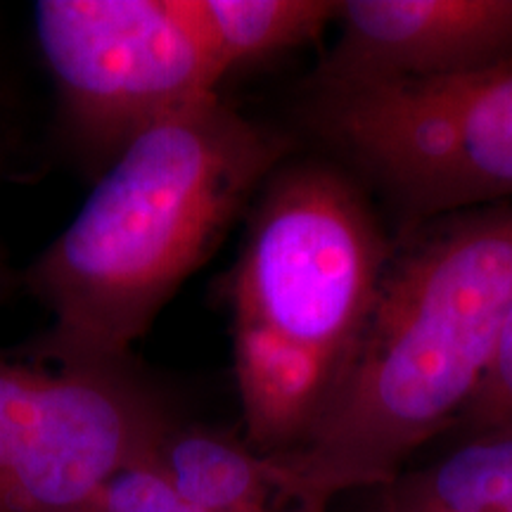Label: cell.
I'll use <instances>...</instances> for the list:
<instances>
[{
	"label": "cell",
	"mask_w": 512,
	"mask_h": 512,
	"mask_svg": "<svg viewBox=\"0 0 512 512\" xmlns=\"http://www.w3.org/2000/svg\"><path fill=\"white\" fill-rule=\"evenodd\" d=\"M287 152L285 136L219 95L140 133L27 271L31 294L50 316L31 356L131 361L133 344Z\"/></svg>",
	"instance_id": "cell-1"
},
{
	"label": "cell",
	"mask_w": 512,
	"mask_h": 512,
	"mask_svg": "<svg viewBox=\"0 0 512 512\" xmlns=\"http://www.w3.org/2000/svg\"><path fill=\"white\" fill-rule=\"evenodd\" d=\"M512 309V202L446 216L392 254L342 382L311 439L273 458L306 501L384 489L451 432Z\"/></svg>",
	"instance_id": "cell-2"
},
{
	"label": "cell",
	"mask_w": 512,
	"mask_h": 512,
	"mask_svg": "<svg viewBox=\"0 0 512 512\" xmlns=\"http://www.w3.org/2000/svg\"><path fill=\"white\" fill-rule=\"evenodd\" d=\"M392 249L337 166L283 162L261 188L230 273L245 441L297 453L328 411L373 311Z\"/></svg>",
	"instance_id": "cell-3"
},
{
	"label": "cell",
	"mask_w": 512,
	"mask_h": 512,
	"mask_svg": "<svg viewBox=\"0 0 512 512\" xmlns=\"http://www.w3.org/2000/svg\"><path fill=\"white\" fill-rule=\"evenodd\" d=\"M309 126L411 223L512 202V64L456 79L309 88Z\"/></svg>",
	"instance_id": "cell-4"
},
{
	"label": "cell",
	"mask_w": 512,
	"mask_h": 512,
	"mask_svg": "<svg viewBox=\"0 0 512 512\" xmlns=\"http://www.w3.org/2000/svg\"><path fill=\"white\" fill-rule=\"evenodd\" d=\"M34 31L64 121L102 169L226 76L192 0H41Z\"/></svg>",
	"instance_id": "cell-5"
},
{
	"label": "cell",
	"mask_w": 512,
	"mask_h": 512,
	"mask_svg": "<svg viewBox=\"0 0 512 512\" xmlns=\"http://www.w3.org/2000/svg\"><path fill=\"white\" fill-rule=\"evenodd\" d=\"M174 420L131 361L0 354V512H93Z\"/></svg>",
	"instance_id": "cell-6"
},
{
	"label": "cell",
	"mask_w": 512,
	"mask_h": 512,
	"mask_svg": "<svg viewBox=\"0 0 512 512\" xmlns=\"http://www.w3.org/2000/svg\"><path fill=\"white\" fill-rule=\"evenodd\" d=\"M309 88L439 81L512 64V0H342Z\"/></svg>",
	"instance_id": "cell-7"
},
{
	"label": "cell",
	"mask_w": 512,
	"mask_h": 512,
	"mask_svg": "<svg viewBox=\"0 0 512 512\" xmlns=\"http://www.w3.org/2000/svg\"><path fill=\"white\" fill-rule=\"evenodd\" d=\"M150 460L171 489L200 512H328L297 494L273 458L214 427L176 418Z\"/></svg>",
	"instance_id": "cell-8"
},
{
	"label": "cell",
	"mask_w": 512,
	"mask_h": 512,
	"mask_svg": "<svg viewBox=\"0 0 512 512\" xmlns=\"http://www.w3.org/2000/svg\"><path fill=\"white\" fill-rule=\"evenodd\" d=\"M380 512H512V432L467 439L380 489Z\"/></svg>",
	"instance_id": "cell-9"
},
{
	"label": "cell",
	"mask_w": 512,
	"mask_h": 512,
	"mask_svg": "<svg viewBox=\"0 0 512 512\" xmlns=\"http://www.w3.org/2000/svg\"><path fill=\"white\" fill-rule=\"evenodd\" d=\"M223 74L316 41L339 0H192Z\"/></svg>",
	"instance_id": "cell-10"
},
{
	"label": "cell",
	"mask_w": 512,
	"mask_h": 512,
	"mask_svg": "<svg viewBox=\"0 0 512 512\" xmlns=\"http://www.w3.org/2000/svg\"><path fill=\"white\" fill-rule=\"evenodd\" d=\"M512 432V309L503 325L501 342L491 361L489 373L479 384L477 394L460 413L451 434H456L458 444L467 439L491 437V434Z\"/></svg>",
	"instance_id": "cell-11"
},
{
	"label": "cell",
	"mask_w": 512,
	"mask_h": 512,
	"mask_svg": "<svg viewBox=\"0 0 512 512\" xmlns=\"http://www.w3.org/2000/svg\"><path fill=\"white\" fill-rule=\"evenodd\" d=\"M93 512H200L185 503L147 458L107 486Z\"/></svg>",
	"instance_id": "cell-12"
}]
</instances>
